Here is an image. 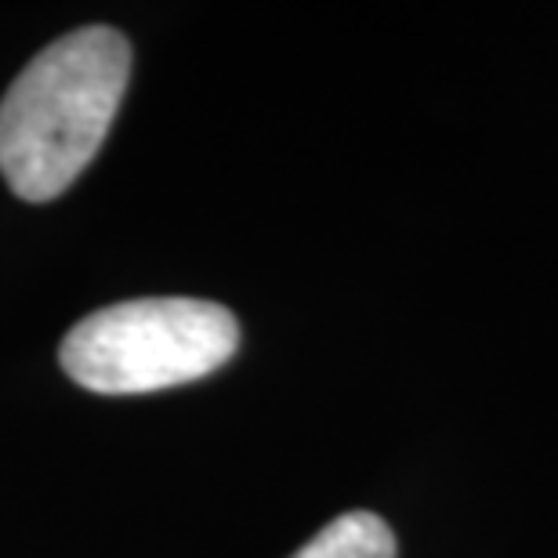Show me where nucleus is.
<instances>
[{
  "label": "nucleus",
  "instance_id": "nucleus-1",
  "mask_svg": "<svg viewBox=\"0 0 558 558\" xmlns=\"http://www.w3.org/2000/svg\"><path fill=\"white\" fill-rule=\"evenodd\" d=\"M131 81V40L84 26L48 44L0 102V174L26 204H48L102 149Z\"/></svg>",
  "mask_w": 558,
  "mask_h": 558
},
{
  "label": "nucleus",
  "instance_id": "nucleus-2",
  "mask_svg": "<svg viewBox=\"0 0 558 558\" xmlns=\"http://www.w3.org/2000/svg\"><path fill=\"white\" fill-rule=\"evenodd\" d=\"M236 349L240 323L218 301L135 298L84 316L65 333L59 363L84 392L142 396L199 381Z\"/></svg>",
  "mask_w": 558,
  "mask_h": 558
},
{
  "label": "nucleus",
  "instance_id": "nucleus-3",
  "mask_svg": "<svg viewBox=\"0 0 558 558\" xmlns=\"http://www.w3.org/2000/svg\"><path fill=\"white\" fill-rule=\"evenodd\" d=\"M290 558H396V533L374 511H349Z\"/></svg>",
  "mask_w": 558,
  "mask_h": 558
}]
</instances>
